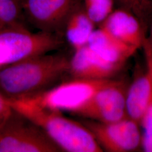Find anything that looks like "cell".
Returning a JSON list of instances; mask_svg holds the SVG:
<instances>
[{
  "instance_id": "1",
  "label": "cell",
  "mask_w": 152,
  "mask_h": 152,
  "mask_svg": "<svg viewBox=\"0 0 152 152\" xmlns=\"http://www.w3.org/2000/svg\"><path fill=\"white\" fill-rule=\"evenodd\" d=\"M69 59L63 53H48L1 68L0 92L10 100L32 98L68 77Z\"/></svg>"
},
{
  "instance_id": "2",
  "label": "cell",
  "mask_w": 152,
  "mask_h": 152,
  "mask_svg": "<svg viewBox=\"0 0 152 152\" xmlns=\"http://www.w3.org/2000/svg\"><path fill=\"white\" fill-rule=\"evenodd\" d=\"M9 100L12 108L39 126L61 152H103L91 132L82 122L27 99Z\"/></svg>"
},
{
  "instance_id": "3",
  "label": "cell",
  "mask_w": 152,
  "mask_h": 152,
  "mask_svg": "<svg viewBox=\"0 0 152 152\" xmlns=\"http://www.w3.org/2000/svg\"><path fill=\"white\" fill-rule=\"evenodd\" d=\"M63 36L30 29L0 31V69L34 56L58 50L64 45Z\"/></svg>"
},
{
  "instance_id": "4",
  "label": "cell",
  "mask_w": 152,
  "mask_h": 152,
  "mask_svg": "<svg viewBox=\"0 0 152 152\" xmlns=\"http://www.w3.org/2000/svg\"><path fill=\"white\" fill-rule=\"evenodd\" d=\"M112 80L68 77L48 90L25 99L44 108L75 114L96 92Z\"/></svg>"
},
{
  "instance_id": "5",
  "label": "cell",
  "mask_w": 152,
  "mask_h": 152,
  "mask_svg": "<svg viewBox=\"0 0 152 152\" xmlns=\"http://www.w3.org/2000/svg\"><path fill=\"white\" fill-rule=\"evenodd\" d=\"M59 152L39 126L14 109L0 129V152Z\"/></svg>"
},
{
  "instance_id": "6",
  "label": "cell",
  "mask_w": 152,
  "mask_h": 152,
  "mask_svg": "<svg viewBox=\"0 0 152 152\" xmlns=\"http://www.w3.org/2000/svg\"><path fill=\"white\" fill-rule=\"evenodd\" d=\"M81 122L91 132L103 151L132 152L142 151L141 126L128 117L109 123L91 120Z\"/></svg>"
},
{
  "instance_id": "7",
  "label": "cell",
  "mask_w": 152,
  "mask_h": 152,
  "mask_svg": "<svg viewBox=\"0 0 152 152\" xmlns=\"http://www.w3.org/2000/svg\"><path fill=\"white\" fill-rule=\"evenodd\" d=\"M128 83L112 80L96 92L75 115L103 123L127 117L126 94Z\"/></svg>"
},
{
  "instance_id": "8",
  "label": "cell",
  "mask_w": 152,
  "mask_h": 152,
  "mask_svg": "<svg viewBox=\"0 0 152 152\" xmlns=\"http://www.w3.org/2000/svg\"><path fill=\"white\" fill-rule=\"evenodd\" d=\"M28 24L38 31L63 36L65 24L81 0H21Z\"/></svg>"
},
{
  "instance_id": "9",
  "label": "cell",
  "mask_w": 152,
  "mask_h": 152,
  "mask_svg": "<svg viewBox=\"0 0 152 152\" xmlns=\"http://www.w3.org/2000/svg\"><path fill=\"white\" fill-rule=\"evenodd\" d=\"M123 66L104 59L86 45L75 50L70 58L68 77L91 80H113Z\"/></svg>"
},
{
  "instance_id": "10",
  "label": "cell",
  "mask_w": 152,
  "mask_h": 152,
  "mask_svg": "<svg viewBox=\"0 0 152 152\" xmlns=\"http://www.w3.org/2000/svg\"><path fill=\"white\" fill-rule=\"evenodd\" d=\"M125 44L137 49L142 48L147 34L139 20L123 9H114L100 26Z\"/></svg>"
},
{
  "instance_id": "11",
  "label": "cell",
  "mask_w": 152,
  "mask_h": 152,
  "mask_svg": "<svg viewBox=\"0 0 152 152\" xmlns=\"http://www.w3.org/2000/svg\"><path fill=\"white\" fill-rule=\"evenodd\" d=\"M87 46L104 59L123 66L138 50L121 41L101 27L95 29Z\"/></svg>"
},
{
  "instance_id": "12",
  "label": "cell",
  "mask_w": 152,
  "mask_h": 152,
  "mask_svg": "<svg viewBox=\"0 0 152 152\" xmlns=\"http://www.w3.org/2000/svg\"><path fill=\"white\" fill-rule=\"evenodd\" d=\"M151 89V77L146 65L144 68L139 67L128 86L126 110L128 117L135 120L140 125L147 108Z\"/></svg>"
},
{
  "instance_id": "13",
  "label": "cell",
  "mask_w": 152,
  "mask_h": 152,
  "mask_svg": "<svg viewBox=\"0 0 152 152\" xmlns=\"http://www.w3.org/2000/svg\"><path fill=\"white\" fill-rule=\"evenodd\" d=\"M96 26L87 15L82 3L68 19L63 36L74 50H76L87 45Z\"/></svg>"
},
{
  "instance_id": "14",
  "label": "cell",
  "mask_w": 152,
  "mask_h": 152,
  "mask_svg": "<svg viewBox=\"0 0 152 152\" xmlns=\"http://www.w3.org/2000/svg\"><path fill=\"white\" fill-rule=\"evenodd\" d=\"M21 0H0V31L8 29H29Z\"/></svg>"
},
{
  "instance_id": "15",
  "label": "cell",
  "mask_w": 152,
  "mask_h": 152,
  "mask_svg": "<svg viewBox=\"0 0 152 152\" xmlns=\"http://www.w3.org/2000/svg\"><path fill=\"white\" fill-rule=\"evenodd\" d=\"M142 48L144 50L145 65L149 73L151 81V89L147 108L141 120L142 134V151L152 152V49L148 44L146 37Z\"/></svg>"
},
{
  "instance_id": "16",
  "label": "cell",
  "mask_w": 152,
  "mask_h": 152,
  "mask_svg": "<svg viewBox=\"0 0 152 152\" xmlns=\"http://www.w3.org/2000/svg\"><path fill=\"white\" fill-rule=\"evenodd\" d=\"M118 8L130 12L139 20L147 34L152 19V0H114Z\"/></svg>"
},
{
  "instance_id": "17",
  "label": "cell",
  "mask_w": 152,
  "mask_h": 152,
  "mask_svg": "<svg viewBox=\"0 0 152 152\" xmlns=\"http://www.w3.org/2000/svg\"><path fill=\"white\" fill-rule=\"evenodd\" d=\"M114 0H84L83 6L87 15L99 26L114 10Z\"/></svg>"
},
{
  "instance_id": "18",
  "label": "cell",
  "mask_w": 152,
  "mask_h": 152,
  "mask_svg": "<svg viewBox=\"0 0 152 152\" xmlns=\"http://www.w3.org/2000/svg\"><path fill=\"white\" fill-rule=\"evenodd\" d=\"M12 111L9 99L0 92V129L5 124Z\"/></svg>"
},
{
  "instance_id": "19",
  "label": "cell",
  "mask_w": 152,
  "mask_h": 152,
  "mask_svg": "<svg viewBox=\"0 0 152 152\" xmlns=\"http://www.w3.org/2000/svg\"><path fill=\"white\" fill-rule=\"evenodd\" d=\"M148 31H149V34L148 36H146V40L148 44H149V45L152 49V19Z\"/></svg>"
}]
</instances>
